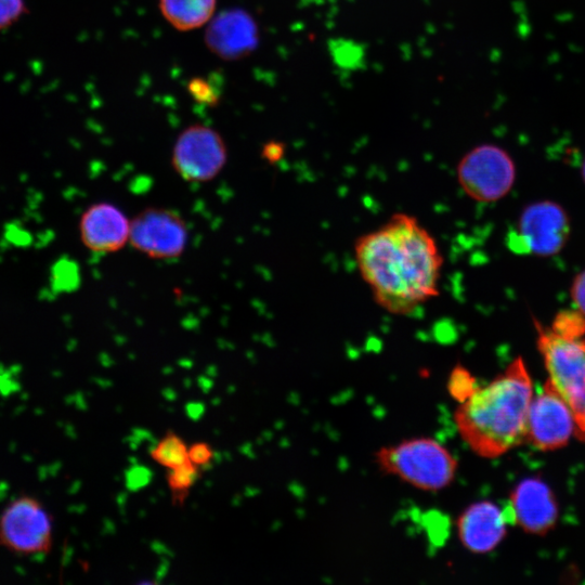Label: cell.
I'll list each match as a JSON object with an SVG mask.
<instances>
[{
	"label": "cell",
	"mask_w": 585,
	"mask_h": 585,
	"mask_svg": "<svg viewBox=\"0 0 585 585\" xmlns=\"http://www.w3.org/2000/svg\"><path fill=\"white\" fill-rule=\"evenodd\" d=\"M353 250L374 301L388 313L407 315L438 296L443 256L416 217L392 214L359 236Z\"/></svg>",
	"instance_id": "1"
},
{
	"label": "cell",
	"mask_w": 585,
	"mask_h": 585,
	"mask_svg": "<svg viewBox=\"0 0 585 585\" xmlns=\"http://www.w3.org/2000/svg\"><path fill=\"white\" fill-rule=\"evenodd\" d=\"M534 396L524 361L515 359L505 370L454 413L460 439L477 455L496 458L525 442L528 414Z\"/></svg>",
	"instance_id": "2"
},
{
	"label": "cell",
	"mask_w": 585,
	"mask_h": 585,
	"mask_svg": "<svg viewBox=\"0 0 585 585\" xmlns=\"http://www.w3.org/2000/svg\"><path fill=\"white\" fill-rule=\"evenodd\" d=\"M376 465L386 474L419 491L438 493L455 480L458 460L440 441L415 437L381 446Z\"/></svg>",
	"instance_id": "3"
},
{
	"label": "cell",
	"mask_w": 585,
	"mask_h": 585,
	"mask_svg": "<svg viewBox=\"0 0 585 585\" xmlns=\"http://www.w3.org/2000/svg\"><path fill=\"white\" fill-rule=\"evenodd\" d=\"M548 380L570 407L575 435L585 442V338H568L534 322Z\"/></svg>",
	"instance_id": "4"
},
{
	"label": "cell",
	"mask_w": 585,
	"mask_h": 585,
	"mask_svg": "<svg viewBox=\"0 0 585 585\" xmlns=\"http://www.w3.org/2000/svg\"><path fill=\"white\" fill-rule=\"evenodd\" d=\"M517 169L514 158L499 145L483 143L468 151L456 168L464 193L480 203H494L514 187Z\"/></svg>",
	"instance_id": "5"
},
{
	"label": "cell",
	"mask_w": 585,
	"mask_h": 585,
	"mask_svg": "<svg viewBox=\"0 0 585 585\" xmlns=\"http://www.w3.org/2000/svg\"><path fill=\"white\" fill-rule=\"evenodd\" d=\"M53 542L52 517L31 495L11 499L0 512V546L24 557L47 554Z\"/></svg>",
	"instance_id": "6"
},
{
	"label": "cell",
	"mask_w": 585,
	"mask_h": 585,
	"mask_svg": "<svg viewBox=\"0 0 585 585\" xmlns=\"http://www.w3.org/2000/svg\"><path fill=\"white\" fill-rule=\"evenodd\" d=\"M570 233L566 209L552 200H537L520 212L509 246L518 253L552 257L563 249Z\"/></svg>",
	"instance_id": "7"
},
{
	"label": "cell",
	"mask_w": 585,
	"mask_h": 585,
	"mask_svg": "<svg viewBox=\"0 0 585 585\" xmlns=\"http://www.w3.org/2000/svg\"><path fill=\"white\" fill-rule=\"evenodd\" d=\"M227 161L223 138L206 125H192L177 138L171 153L176 173L190 183H207L216 179Z\"/></svg>",
	"instance_id": "8"
},
{
	"label": "cell",
	"mask_w": 585,
	"mask_h": 585,
	"mask_svg": "<svg viewBox=\"0 0 585 585\" xmlns=\"http://www.w3.org/2000/svg\"><path fill=\"white\" fill-rule=\"evenodd\" d=\"M188 237L185 220L170 208L147 207L131 219L129 245L154 260L178 259Z\"/></svg>",
	"instance_id": "9"
},
{
	"label": "cell",
	"mask_w": 585,
	"mask_h": 585,
	"mask_svg": "<svg viewBox=\"0 0 585 585\" xmlns=\"http://www.w3.org/2000/svg\"><path fill=\"white\" fill-rule=\"evenodd\" d=\"M575 434L573 414L547 379L533 396L526 422L525 442L540 451H555L568 444Z\"/></svg>",
	"instance_id": "10"
},
{
	"label": "cell",
	"mask_w": 585,
	"mask_h": 585,
	"mask_svg": "<svg viewBox=\"0 0 585 585\" xmlns=\"http://www.w3.org/2000/svg\"><path fill=\"white\" fill-rule=\"evenodd\" d=\"M504 512L509 525L517 524L526 533L545 535L556 525L559 509L549 485L533 477L516 485Z\"/></svg>",
	"instance_id": "11"
},
{
	"label": "cell",
	"mask_w": 585,
	"mask_h": 585,
	"mask_svg": "<svg viewBox=\"0 0 585 585\" xmlns=\"http://www.w3.org/2000/svg\"><path fill=\"white\" fill-rule=\"evenodd\" d=\"M130 224L126 213L115 204L98 202L82 212L78 232L82 245L94 253H114L129 244Z\"/></svg>",
	"instance_id": "12"
},
{
	"label": "cell",
	"mask_w": 585,
	"mask_h": 585,
	"mask_svg": "<svg viewBox=\"0 0 585 585\" xmlns=\"http://www.w3.org/2000/svg\"><path fill=\"white\" fill-rule=\"evenodd\" d=\"M258 41L255 20L240 9L226 10L213 17L205 34L208 49L227 61L247 56L256 49Z\"/></svg>",
	"instance_id": "13"
},
{
	"label": "cell",
	"mask_w": 585,
	"mask_h": 585,
	"mask_svg": "<svg viewBox=\"0 0 585 585\" xmlns=\"http://www.w3.org/2000/svg\"><path fill=\"white\" fill-rule=\"evenodd\" d=\"M508 525L504 508L490 500H480L459 515L456 531L465 549L473 554H486L502 543Z\"/></svg>",
	"instance_id": "14"
},
{
	"label": "cell",
	"mask_w": 585,
	"mask_h": 585,
	"mask_svg": "<svg viewBox=\"0 0 585 585\" xmlns=\"http://www.w3.org/2000/svg\"><path fill=\"white\" fill-rule=\"evenodd\" d=\"M217 0H159L167 22L178 30H192L208 23L213 16Z\"/></svg>",
	"instance_id": "15"
},
{
	"label": "cell",
	"mask_w": 585,
	"mask_h": 585,
	"mask_svg": "<svg viewBox=\"0 0 585 585\" xmlns=\"http://www.w3.org/2000/svg\"><path fill=\"white\" fill-rule=\"evenodd\" d=\"M152 457L169 469H173L190 461L188 450L181 438L168 433L152 451Z\"/></svg>",
	"instance_id": "16"
},
{
	"label": "cell",
	"mask_w": 585,
	"mask_h": 585,
	"mask_svg": "<svg viewBox=\"0 0 585 585\" xmlns=\"http://www.w3.org/2000/svg\"><path fill=\"white\" fill-rule=\"evenodd\" d=\"M479 387L471 372L459 364L453 367L446 381L447 393L457 404L470 398Z\"/></svg>",
	"instance_id": "17"
},
{
	"label": "cell",
	"mask_w": 585,
	"mask_h": 585,
	"mask_svg": "<svg viewBox=\"0 0 585 585\" xmlns=\"http://www.w3.org/2000/svg\"><path fill=\"white\" fill-rule=\"evenodd\" d=\"M550 329L568 338L584 337L585 316L576 309L562 310L555 316Z\"/></svg>",
	"instance_id": "18"
},
{
	"label": "cell",
	"mask_w": 585,
	"mask_h": 585,
	"mask_svg": "<svg viewBox=\"0 0 585 585\" xmlns=\"http://www.w3.org/2000/svg\"><path fill=\"white\" fill-rule=\"evenodd\" d=\"M168 481L172 490L183 491L188 489L197 478L195 464L187 461L184 465L170 469Z\"/></svg>",
	"instance_id": "19"
},
{
	"label": "cell",
	"mask_w": 585,
	"mask_h": 585,
	"mask_svg": "<svg viewBox=\"0 0 585 585\" xmlns=\"http://www.w3.org/2000/svg\"><path fill=\"white\" fill-rule=\"evenodd\" d=\"M26 11L25 0H0V31L20 21Z\"/></svg>",
	"instance_id": "20"
},
{
	"label": "cell",
	"mask_w": 585,
	"mask_h": 585,
	"mask_svg": "<svg viewBox=\"0 0 585 585\" xmlns=\"http://www.w3.org/2000/svg\"><path fill=\"white\" fill-rule=\"evenodd\" d=\"M190 93L194 96L195 100L203 103H212L217 100V94L214 92L213 86L210 81L205 79L196 78L188 83Z\"/></svg>",
	"instance_id": "21"
},
{
	"label": "cell",
	"mask_w": 585,
	"mask_h": 585,
	"mask_svg": "<svg viewBox=\"0 0 585 585\" xmlns=\"http://www.w3.org/2000/svg\"><path fill=\"white\" fill-rule=\"evenodd\" d=\"M570 296L575 309L585 316V269L573 277Z\"/></svg>",
	"instance_id": "22"
},
{
	"label": "cell",
	"mask_w": 585,
	"mask_h": 585,
	"mask_svg": "<svg viewBox=\"0 0 585 585\" xmlns=\"http://www.w3.org/2000/svg\"><path fill=\"white\" fill-rule=\"evenodd\" d=\"M212 457V450L206 443H196L188 450V459L195 465L207 464Z\"/></svg>",
	"instance_id": "23"
},
{
	"label": "cell",
	"mask_w": 585,
	"mask_h": 585,
	"mask_svg": "<svg viewBox=\"0 0 585 585\" xmlns=\"http://www.w3.org/2000/svg\"><path fill=\"white\" fill-rule=\"evenodd\" d=\"M151 473L143 467H133L127 474V484L132 490L144 486L150 480Z\"/></svg>",
	"instance_id": "24"
},
{
	"label": "cell",
	"mask_w": 585,
	"mask_h": 585,
	"mask_svg": "<svg viewBox=\"0 0 585 585\" xmlns=\"http://www.w3.org/2000/svg\"><path fill=\"white\" fill-rule=\"evenodd\" d=\"M284 153L283 144L280 142L266 143L262 150L263 158L269 162L278 161Z\"/></svg>",
	"instance_id": "25"
},
{
	"label": "cell",
	"mask_w": 585,
	"mask_h": 585,
	"mask_svg": "<svg viewBox=\"0 0 585 585\" xmlns=\"http://www.w3.org/2000/svg\"><path fill=\"white\" fill-rule=\"evenodd\" d=\"M187 415L193 419H198L204 413V406L200 403H190L186 406Z\"/></svg>",
	"instance_id": "26"
},
{
	"label": "cell",
	"mask_w": 585,
	"mask_h": 585,
	"mask_svg": "<svg viewBox=\"0 0 585 585\" xmlns=\"http://www.w3.org/2000/svg\"><path fill=\"white\" fill-rule=\"evenodd\" d=\"M581 176H582V180H583V182L585 184V157H584V159L582 161Z\"/></svg>",
	"instance_id": "27"
}]
</instances>
